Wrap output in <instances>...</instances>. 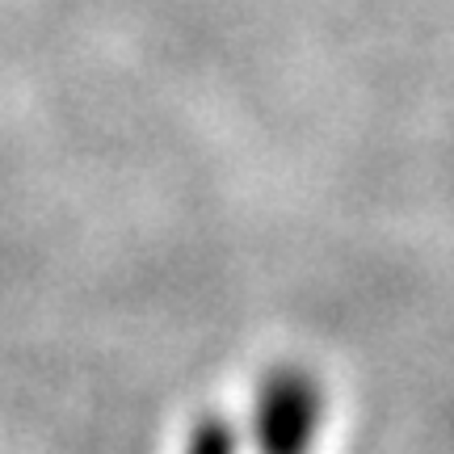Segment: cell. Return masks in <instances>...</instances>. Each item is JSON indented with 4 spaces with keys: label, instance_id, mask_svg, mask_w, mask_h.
Returning a JSON list of instances; mask_svg holds the SVG:
<instances>
[{
    "label": "cell",
    "instance_id": "1",
    "mask_svg": "<svg viewBox=\"0 0 454 454\" xmlns=\"http://www.w3.org/2000/svg\"><path fill=\"white\" fill-rule=\"evenodd\" d=\"M320 387L308 371L282 366L265 379L257 400V446L261 454H308L320 429Z\"/></svg>",
    "mask_w": 454,
    "mask_h": 454
},
{
    "label": "cell",
    "instance_id": "2",
    "mask_svg": "<svg viewBox=\"0 0 454 454\" xmlns=\"http://www.w3.org/2000/svg\"><path fill=\"white\" fill-rule=\"evenodd\" d=\"M185 454H236V429L223 417H202L190 434Z\"/></svg>",
    "mask_w": 454,
    "mask_h": 454
}]
</instances>
